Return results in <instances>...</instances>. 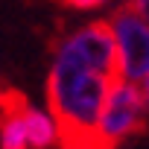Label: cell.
I'll return each instance as SVG.
<instances>
[{"mask_svg": "<svg viewBox=\"0 0 149 149\" xmlns=\"http://www.w3.org/2000/svg\"><path fill=\"white\" fill-rule=\"evenodd\" d=\"M111 79L82 64L64 44L56 50L50 76H47V102L58 126L61 146H82L100 137V120L111 91Z\"/></svg>", "mask_w": 149, "mask_h": 149, "instance_id": "cell-1", "label": "cell"}, {"mask_svg": "<svg viewBox=\"0 0 149 149\" xmlns=\"http://www.w3.org/2000/svg\"><path fill=\"white\" fill-rule=\"evenodd\" d=\"M146 117H149V102L143 91L137 88V82L117 79L105 100V111L100 120V137L114 149L120 140L137 134L146 126Z\"/></svg>", "mask_w": 149, "mask_h": 149, "instance_id": "cell-2", "label": "cell"}, {"mask_svg": "<svg viewBox=\"0 0 149 149\" xmlns=\"http://www.w3.org/2000/svg\"><path fill=\"white\" fill-rule=\"evenodd\" d=\"M108 24L120 50V79L143 82L149 76V24L134 12L129 0L111 12Z\"/></svg>", "mask_w": 149, "mask_h": 149, "instance_id": "cell-3", "label": "cell"}, {"mask_svg": "<svg viewBox=\"0 0 149 149\" xmlns=\"http://www.w3.org/2000/svg\"><path fill=\"white\" fill-rule=\"evenodd\" d=\"M82 64H88L91 70H97L100 76L117 82L120 79V50H117V38L108 21H94L82 29H76L73 35H67L61 41Z\"/></svg>", "mask_w": 149, "mask_h": 149, "instance_id": "cell-4", "label": "cell"}, {"mask_svg": "<svg viewBox=\"0 0 149 149\" xmlns=\"http://www.w3.org/2000/svg\"><path fill=\"white\" fill-rule=\"evenodd\" d=\"M24 123H26V137H29V149H50L58 137V126L50 114L26 105L24 111Z\"/></svg>", "mask_w": 149, "mask_h": 149, "instance_id": "cell-5", "label": "cell"}, {"mask_svg": "<svg viewBox=\"0 0 149 149\" xmlns=\"http://www.w3.org/2000/svg\"><path fill=\"white\" fill-rule=\"evenodd\" d=\"M129 3H132V6H134V12L149 24V0H129Z\"/></svg>", "mask_w": 149, "mask_h": 149, "instance_id": "cell-6", "label": "cell"}, {"mask_svg": "<svg viewBox=\"0 0 149 149\" xmlns=\"http://www.w3.org/2000/svg\"><path fill=\"white\" fill-rule=\"evenodd\" d=\"M102 3H105V0H73L70 6H76V9H97Z\"/></svg>", "mask_w": 149, "mask_h": 149, "instance_id": "cell-7", "label": "cell"}, {"mask_svg": "<svg viewBox=\"0 0 149 149\" xmlns=\"http://www.w3.org/2000/svg\"><path fill=\"white\" fill-rule=\"evenodd\" d=\"M143 97H146V102H149V76L143 79Z\"/></svg>", "mask_w": 149, "mask_h": 149, "instance_id": "cell-8", "label": "cell"}, {"mask_svg": "<svg viewBox=\"0 0 149 149\" xmlns=\"http://www.w3.org/2000/svg\"><path fill=\"white\" fill-rule=\"evenodd\" d=\"M61 3H73V0H61Z\"/></svg>", "mask_w": 149, "mask_h": 149, "instance_id": "cell-9", "label": "cell"}, {"mask_svg": "<svg viewBox=\"0 0 149 149\" xmlns=\"http://www.w3.org/2000/svg\"><path fill=\"white\" fill-rule=\"evenodd\" d=\"M0 94H3V91H0Z\"/></svg>", "mask_w": 149, "mask_h": 149, "instance_id": "cell-10", "label": "cell"}]
</instances>
